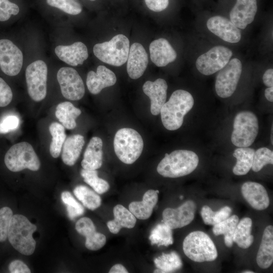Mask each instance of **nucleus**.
<instances>
[{"mask_svg":"<svg viewBox=\"0 0 273 273\" xmlns=\"http://www.w3.org/2000/svg\"><path fill=\"white\" fill-rule=\"evenodd\" d=\"M194 104L193 97L188 91L178 89L173 92L160 111L164 127L169 130L180 128L184 116L192 109Z\"/></svg>","mask_w":273,"mask_h":273,"instance_id":"f257e3e1","label":"nucleus"},{"mask_svg":"<svg viewBox=\"0 0 273 273\" xmlns=\"http://www.w3.org/2000/svg\"><path fill=\"white\" fill-rule=\"evenodd\" d=\"M199 163L198 155L192 151L176 150L166 153L157 167V171L165 177L176 178L192 172Z\"/></svg>","mask_w":273,"mask_h":273,"instance_id":"f03ea898","label":"nucleus"},{"mask_svg":"<svg viewBox=\"0 0 273 273\" xmlns=\"http://www.w3.org/2000/svg\"><path fill=\"white\" fill-rule=\"evenodd\" d=\"M36 226L24 215H13L9 224L8 238L12 246L20 253L30 255L33 253L36 242L32 237Z\"/></svg>","mask_w":273,"mask_h":273,"instance_id":"7ed1b4c3","label":"nucleus"},{"mask_svg":"<svg viewBox=\"0 0 273 273\" xmlns=\"http://www.w3.org/2000/svg\"><path fill=\"white\" fill-rule=\"evenodd\" d=\"M113 144L116 156L126 164L133 163L141 156L144 147L141 135L130 128L119 129L115 135Z\"/></svg>","mask_w":273,"mask_h":273,"instance_id":"20e7f679","label":"nucleus"},{"mask_svg":"<svg viewBox=\"0 0 273 273\" xmlns=\"http://www.w3.org/2000/svg\"><path fill=\"white\" fill-rule=\"evenodd\" d=\"M183 248L189 259L197 262L212 261L218 255L211 238L202 231H194L186 236L183 241Z\"/></svg>","mask_w":273,"mask_h":273,"instance_id":"39448f33","label":"nucleus"},{"mask_svg":"<svg viewBox=\"0 0 273 273\" xmlns=\"http://www.w3.org/2000/svg\"><path fill=\"white\" fill-rule=\"evenodd\" d=\"M129 41L123 34L114 36L110 40L96 44L95 56L101 61L115 66H120L127 61Z\"/></svg>","mask_w":273,"mask_h":273,"instance_id":"423d86ee","label":"nucleus"},{"mask_svg":"<svg viewBox=\"0 0 273 273\" xmlns=\"http://www.w3.org/2000/svg\"><path fill=\"white\" fill-rule=\"evenodd\" d=\"M4 161L9 170L13 172L26 168L37 171L40 166L39 159L32 146L26 142L13 145L6 153Z\"/></svg>","mask_w":273,"mask_h":273,"instance_id":"0eeeda50","label":"nucleus"},{"mask_svg":"<svg viewBox=\"0 0 273 273\" xmlns=\"http://www.w3.org/2000/svg\"><path fill=\"white\" fill-rule=\"evenodd\" d=\"M231 135L232 143L238 147H248L254 142L258 132V120L252 112L244 111L235 116Z\"/></svg>","mask_w":273,"mask_h":273,"instance_id":"6e6552de","label":"nucleus"},{"mask_svg":"<svg viewBox=\"0 0 273 273\" xmlns=\"http://www.w3.org/2000/svg\"><path fill=\"white\" fill-rule=\"evenodd\" d=\"M48 67L40 60L30 63L25 71L26 82L29 97L35 102L43 100L47 93Z\"/></svg>","mask_w":273,"mask_h":273,"instance_id":"1a4fd4ad","label":"nucleus"},{"mask_svg":"<svg viewBox=\"0 0 273 273\" xmlns=\"http://www.w3.org/2000/svg\"><path fill=\"white\" fill-rule=\"evenodd\" d=\"M242 70V63L237 58L231 59L220 69L216 78L215 88L222 98L231 96L236 89Z\"/></svg>","mask_w":273,"mask_h":273,"instance_id":"9d476101","label":"nucleus"},{"mask_svg":"<svg viewBox=\"0 0 273 273\" xmlns=\"http://www.w3.org/2000/svg\"><path fill=\"white\" fill-rule=\"evenodd\" d=\"M232 55V51L225 47H214L198 58L196 62V68L204 75H212L224 67Z\"/></svg>","mask_w":273,"mask_h":273,"instance_id":"9b49d317","label":"nucleus"},{"mask_svg":"<svg viewBox=\"0 0 273 273\" xmlns=\"http://www.w3.org/2000/svg\"><path fill=\"white\" fill-rule=\"evenodd\" d=\"M57 78L61 93L66 99L77 101L84 96L85 87L83 80L74 68H61L57 72Z\"/></svg>","mask_w":273,"mask_h":273,"instance_id":"f8f14e48","label":"nucleus"},{"mask_svg":"<svg viewBox=\"0 0 273 273\" xmlns=\"http://www.w3.org/2000/svg\"><path fill=\"white\" fill-rule=\"evenodd\" d=\"M23 62L20 49L8 39H0V68L6 75L13 76L21 71Z\"/></svg>","mask_w":273,"mask_h":273,"instance_id":"ddd939ff","label":"nucleus"},{"mask_svg":"<svg viewBox=\"0 0 273 273\" xmlns=\"http://www.w3.org/2000/svg\"><path fill=\"white\" fill-rule=\"evenodd\" d=\"M196 210L195 203L187 201L177 208L165 209L162 212L163 221L171 230L183 228L193 221Z\"/></svg>","mask_w":273,"mask_h":273,"instance_id":"4468645a","label":"nucleus"},{"mask_svg":"<svg viewBox=\"0 0 273 273\" xmlns=\"http://www.w3.org/2000/svg\"><path fill=\"white\" fill-rule=\"evenodd\" d=\"M207 27L212 33L225 41L238 42L241 38L239 28L230 20L220 16L210 18L207 21Z\"/></svg>","mask_w":273,"mask_h":273,"instance_id":"2eb2a0df","label":"nucleus"},{"mask_svg":"<svg viewBox=\"0 0 273 273\" xmlns=\"http://www.w3.org/2000/svg\"><path fill=\"white\" fill-rule=\"evenodd\" d=\"M257 11L256 0H237L230 13L231 21L238 28L244 29L253 21Z\"/></svg>","mask_w":273,"mask_h":273,"instance_id":"dca6fc26","label":"nucleus"},{"mask_svg":"<svg viewBox=\"0 0 273 273\" xmlns=\"http://www.w3.org/2000/svg\"><path fill=\"white\" fill-rule=\"evenodd\" d=\"M127 72L133 79L141 77L148 64V54L140 43H133L129 48L127 58Z\"/></svg>","mask_w":273,"mask_h":273,"instance_id":"f3484780","label":"nucleus"},{"mask_svg":"<svg viewBox=\"0 0 273 273\" xmlns=\"http://www.w3.org/2000/svg\"><path fill=\"white\" fill-rule=\"evenodd\" d=\"M167 84L162 78L154 81H147L143 86L144 93L151 100L150 110L152 114L157 115L165 103L167 97Z\"/></svg>","mask_w":273,"mask_h":273,"instance_id":"a211bd4d","label":"nucleus"},{"mask_svg":"<svg viewBox=\"0 0 273 273\" xmlns=\"http://www.w3.org/2000/svg\"><path fill=\"white\" fill-rule=\"evenodd\" d=\"M75 229L79 234L85 237V246L89 250H99L106 243V236L96 232L93 221L88 217L80 218L75 224Z\"/></svg>","mask_w":273,"mask_h":273,"instance_id":"6ab92c4d","label":"nucleus"},{"mask_svg":"<svg viewBox=\"0 0 273 273\" xmlns=\"http://www.w3.org/2000/svg\"><path fill=\"white\" fill-rule=\"evenodd\" d=\"M55 53L59 59L72 66L83 64L88 57L86 46L80 41L71 45L58 46L55 49Z\"/></svg>","mask_w":273,"mask_h":273,"instance_id":"aec40b11","label":"nucleus"},{"mask_svg":"<svg viewBox=\"0 0 273 273\" xmlns=\"http://www.w3.org/2000/svg\"><path fill=\"white\" fill-rule=\"evenodd\" d=\"M243 196L254 209L262 210L268 207L269 199L266 189L261 184L247 181L241 187Z\"/></svg>","mask_w":273,"mask_h":273,"instance_id":"412c9836","label":"nucleus"},{"mask_svg":"<svg viewBox=\"0 0 273 273\" xmlns=\"http://www.w3.org/2000/svg\"><path fill=\"white\" fill-rule=\"evenodd\" d=\"M117 79L114 73L103 65L97 67V72H88L86 84L89 92L94 95L100 93L107 87L114 85Z\"/></svg>","mask_w":273,"mask_h":273,"instance_id":"4be33fe9","label":"nucleus"},{"mask_svg":"<svg viewBox=\"0 0 273 273\" xmlns=\"http://www.w3.org/2000/svg\"><path fill=\"white\" fill-rule=\"evenodd\" d=\"M152 62L158 67H164L173 62L177 54L168 40L163 38L154 40L150 44Z\"/></svg>","mask_w":273,"mask_h":273,"instance_id":"5701e85b","label":"nucleus"},{"mask_svg":"<svg viewBox=\"0 0 273 273\" xmlns=\"http://www.w3.org/2000/svg\"><path fill=\"white\" fill-rule=\"evenodd\" d=\"M103 142L98 136L93 137L88 143L81 165L83 169L97 170L103 164Z\"/></svg>","mask_w":273,"mask_h":273,"instance_id":"b1692460","label":"nucleus"},{"mask_svg":"<svg viewBox=\"0 0 273 273\" xmlns=\"http://www.w3.org/2000/svg\"><path fill=\"white\" fill-rule=\"evenodd\" d=\"M158 190H149L144 194L141 201H133L128 206L129 210L138 219L149 218L158 201Z\"/></svg>","mask_w":273,"mask_h":273,"instance_id":"393cba45","label":"nucleus"},{"mask_svg":"<svg viewBox=\"0 0 273 273\" xmlns=\"http://www.w3.org/2000/svg\"><path fill=\"white\" fill-rule=\"evenodd\" d=\"M113 212L114 219L107 223V227L111 233L116 234L122 228L131 229L135 226L136 217L123 205H116L113 208Z\"/></svg>","mask_w":273,"mask_h":273,"instance_id":"a878e982","label":"nucleus"},{"mask_svg":"<svg viewBox=\"0 0 273 273\" xmlns=\"http://www.w3.org/2000/svg\"><path fill=\"white\" fill-rule=\"evenodd\" d=\"M256 262L261 268L269 267L273 262V227L268 225L264 230L257 252Z\"/></svg>","mask_w":273,"mask_h":273,"instance_id":"bb28decb","label":"nucleus"},{"mask_svg":"<svg viewBox=\"0 0 273 273\" xmlns=\"http://www.w3.org/2000/svg\"><path fill=\"white\" fill-rule=\"evenodd\" d=\"M84 144V137L80 134H74L66 139L61 151L63 162L68 166L74 165L80 156Z\"/></svg>","mask_w":273,"mask_h":273,"instance_id":"cd10ccee","label":"nucleus"},{"mask_svg":"<svg viewBox=\"0 0 273 273\" xmlns=\"http://www.w3.org/2000/svg\"><path fill=\"white\" fill-rule=\"evenodd\" d=\"M81 113L79 109L67 101L58 104L55 111L56 117L67 129H73L76 126V119Z\"/></svg>","mask_w":273,"mask_h":273,"instance_id":"c85d7f7f","label":"nucleus"},{"mask_svg":"<svg viewBox=\"0 0 273 273\" xmlns=\"http://www.w3.org/2000/svg\"><path fill=\"white\" fill-rule=\"evenodd\" d=\"M255 150L248 147H239L233 153L237 162L233 168V173L237 175L246 174L252 167Z\"/></svg>","mask_w":273,"mask_h":273,"instance_id":"c756f323","label":"nucleus"},{"mask_svg":"<svg viewBox=\"0 0 273 273\" xmlns=\"http://www.w3.org/2000/svg\"><path fill=\"white\" fill-rule=\"evenodd\" d=\"M252 220L244 217L238 222L233 234V241L243 249L249 248L253 243L254 237L251 235Z\"/></svg>","mask_w":273,"mask_h":273,"instance_id":"7c9ffc66","label":"nucleus"},{"mask_svg":"<svg viewBox=\"0 0 273 273\" xmlns=\"http://www.w3.org/2000/svg\"><path fill=\"white\" fill-rule=\"evenodd\" d=\"M154 263L157 269L154 272H172L182 267V261L179 256L175 252L163 253L155 258Z\"/></svg>","mask_w":273,"mask_h":273,"instance_id":"2f4dec72","label":"nucleus"},{"mask_svg":"<svg viewBox=\"0 0 273 273\" xmlns=\"http://www.w3.org/2000/svg\"><path fill=\"white\" fill-rule=\"evenodd\" d=\"M238 222V216L236 215H233L214 225L212 229L213 233L216 236L223 235L225 245L228 247H231L234 243V232Z\"/></svg>","mask_w":273,"mask_h":273,"instance_id":"473e14b6","label":"nucleus"},{"mask_svg":"<svg viewBox=\"0 0 273 273\" xmlns=\"http://www.w3.org/2000/svg\"><path fill=\"white\" fill-rule=\"evenodd\" d=\"M49 131L52 136L50 146V152L53 158H58L61 152L63 145L66 139L65 127L57 122L52 123Z\"/></svg>","mask_w":273,"mask_h":273,"instance_id":"72a5a7b5","label":"nucleus"},{"mask_svg":"<svg viewBox=\"0 0 273 273\" xmlns=\"http://www.w3.org/2000/svg\"><path fill=\"white\" fill-rule=\"evenodd\" d=\"M73 193L83 205L91 210H94L101 205V198L99 195L83 185L75 188Z\"/></svg>","mask_w":273,"mask_h":273,"instance_id":"f704fd0d","label":"nucleus"},{"mask_svg":"<svg viewBox=\"0 0 273 273\" xmlns=\"http://www.w3.org/2000/svg\"><path fill=\"white\" fill-rule=\"evenodd\" d=\"M149 239L152 245L168 246L173 243L172 230L164 222L159 223L152 230Z\"/></svg>","mask_w":273,"mask_h":273,"instance_id":"c9c22d12","label":"nucleus"},{"mask_svg":"<svg viewBox=\"0 0 273 273\" xmlns=\"http://www.w3.org/2000/svg\"><path fill=\"white\" fill-rule=\"evenodd\" d=\"M232 209L225 206L217 211H213L208 206H204L201 210V215L205 224L214 225L230 217Z\"/></svg>","mask_w":273,"mask_h":273,"instance_id":"e433bc0d","label":"nucleus"},{"mask_svg":"<svg viewBox=\"0 0 273 273\" xmlns=\"http://www.w3.org/2000/svg\"><path fill=\"white\" fill-rule=\"evenodd\" d=\"M80 174L83 178L84 182L89 185L98 194H103L107 192L109 188V183L105 180L98 176L96 170H88L82 169Z\"/></svg>","mask_w":273,"mask_h":273,"instance_id":"4c0bfd02","label":"nucleus"},{"mask_svg":"<svg viewBox=\"0 0 273 273\" xmlns=\"http://www.w3.org/2000/svg\"><path fill=\"white\" fill-rule=\"evenodd\" d=\"M61 199L66 206L68 216L70 219L73 220L84 213V209L83 206L75 199L69 192H62Z\"/></svg>","mask_w":273,"mask_h":273,"instance_id":"58836bf2","label":"nucleus"},{"mask_svg":"<svg viewBox=\"0 0 273 273\" xmlns=\"http://www.w3.org/2000/svg\"><path fill=\"white\" fill-rule=\"evenodd\" d=\"M272 164V151L267 148H260L255 152L251 168L253 171L258 172L265 165Z\"/></svg>","mask_w":273,"mask_h":273,"instance_id":"ea45409f","label":"nucleus"},{"mask_svg":"<svg viewBox=\"0 0 273 273\" xmlns=\"http://www.w3.org/2000/svg\"><path fill=\"white\" fill-rule=\"evenodd\" d=\"M49 6L58 8L72 15L80 14L82 10L81 4L76 0H46Z\"/></svg>","mask_w":273,"mask_h":273,"instance_id":"a19ab883","label":"nucleus"},{"mask_svg":"<svg viewBox=\"0 0 273 273\" xmlns=\"http://www.w3.org/2000/svg\"><path fill=\"white\" fill-rule=\"evenodd\" d=\"M13 216L12 209L8 207L0 209V242L8 238V232L11 219Z\"/></svg>","mask_w":273,"mask_h":273,"instance_id":"79ce46f5","label":"nucleus"},{"mask_svg":"<svg viewBox=\"0 0 273 273\" xmlns=\"http://www.w3.org/2000/svg\"><path fill=\"white\" fill-rule=\"evenodd\" d=\"M19 12V8L16 4L9 0H0V21H6Z\"/></svg>","mask_w":273,"mask_h":273,"instance_id":"37998d69","label":"nucleus"},{"mask_svg":"<svg viewBox=\"0 0 273 273\" xmlns=\"http://www.w3.org/2000/svg\"><path fill=\"white\" fill-rule=\"evenodd\" d=\"M19 123V118L16 115L8 114L4 116L0 120V133L5 134L17 129Z\"/></svg>","mask_w":273,"mask_h":273,"instance_id":"c03bdc74","label":"nucleus"},{"mask_svg":"<svg viewBox=\"0 0 273 273\" xmlns=\"http://www.w3.org/2000/svg\"><path fill=\"white\" fill-rule=\"evenodd\" d=\"M13 99V93L10 86L0 77V107L8 105Z\"/></svg>","mask_w":273,"mask_h":273,"instance_id":"a18cd8bd","label":"nucleus"},{"mask_svg":"<svg viewBox=\"0 0 273 273\" xmlns=\"http://www.w3.org/2000/svg\"><path fill=\"white\" fill-rule=\"evenodd\" d=\"M144 1L150 10L156 12L164 10L169 5V0H144Z\"/></svg>","mask_w":273,"mask_h":273,"instance_id":"49530a36","label":"nucleus"},{"mask_svg":"<svg viewBox=\"0 0 273 273\" xmlns=\"http://www.w3.org/2000/svg\"><path fill=\"white\" fill-rule=\"evenodd\" d=\"M9 270L11 273H30V269L23 262L19 260L12 261L9 265Z\"/></svg>","mask_w":273,"mask_h":273,"instance_id":"de8ad7c7","label":"nucleus"},{"mask_svg":"<svg viewBox=\"0 0 273 273\" xmlns=\"http://www.w3.org/2000/svg\"><path fill=\"white\" fill-rule=\"evenodd\" d=\"M263 82L267 87L273 86V69L272 68L266 70L263 75Z\"/></svg>","mask_w":273,"mask_h":273,"instance_id":"09e8293b","label":"nucleus"},{"mask_svg":"<svg viewBox=\"0 0 273 273\" xmlns=\"http://www.w3.org/2000/svg\"><path fill=\"white\" fill-rule=\"evenodd\" d=\"M109 273H127L128 271L125 267L121 264L114 265L110 269Z\"/></svg>","mask_w":273,"mask_h":273,"instance_id":"8fccbe9b","label":"nucleus"},{"mask_svg":"<svg viewBox=\"0 0 273 273\" xmlns=\"http://www.w3.org/2000/svg\"><path fill=\"white\" fill-rule=\"evenodd\" d=\"M264 95L266 99L269 102L273 101V87H269L265 89Z\"/></svg>","mask_w":273,"mask_h":273,"instance_id":"3c124183","label":"nucleus"},{"mask_svg":"<svg viewBox=\"0 0 273 273\" xmlns=\"http://www.w3.org/2000/svg\"><path fill=\"white\" fill-rule=\"evenodd\" d=\"M273 128H272V127H271V136H270V139H271V144H273V141H272V133H273Z\"/></svg>","mask_w":273,"mask_h":273,"instance_id":"603ef678","label":"nucleus"},{"mask_svg":"<svg viewBox=\"0 0 273 273\" xmlns=\"http://www.w3.org/2000/svg\"><path fill=\"white\" fill-rule=\"evenodd\" d=\"M244 273H253L254 271H251V270H245L243 271Z\"/></svg>","mask_w":273,"mask_h":273,"instance_id":"864d4df0","label":"nucleus"},{"mask_svg":"<svg viewBox=\"0 0 273 273\" xmlns=\"http://www.w3.org/2000/svg\"><path fill=\"white\" fill-rule=\"evenodd\" d=\"M183 196H180V199H183Z\"/></svg>","mask_w":273,"mask_h":273,"instance_id":"5fc2aeb1","label":"nucleus"},{"mask_svg":"<svg viewBox=\"0 0 273 273\" xmlns=\"http://www.w3.org/2000/svg\"><path fill=\"white\" fill-rule=\"evenodd\" d=\"M90 1H92V2H94V1H95L96 0H89Z\"/></svg>","mask_w":273,"mask_h":273,"instance_id":"6e6d98bb","label":"nucleus"}]
</instances>
